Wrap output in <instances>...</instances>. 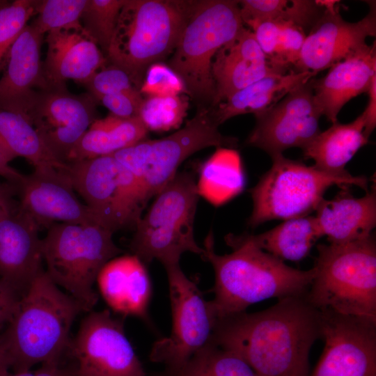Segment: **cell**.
<instances>
[{
  "instance_id": "4fadbf2b",
  "label": "cell",
  "mask_w": 376,
  "mask_h": 376,
  "mask_svg": "<svg viewBox=\"0 0 376 376\" xmlns=\"http://www.w3.org/2000/svg\"><path fill=\"white\" fill-rule=\"evenodd\" d=\"M76 376H149L127 338L123 321L108 309L89 311L67 351Z\"/></svg>"
},
{
  "instance_id": "c3c4849f",
  "label": "cell",
  "mask_w": 376,
  "mask_h": 376,
  "mask_svg": "<svg viewBox=\"0 0 376 376\" xmlns=\"http://www.w3.org/2000/svg\"><path fill=\"white\" fill-rule=\"evenodd\" d=\"M10 372L6 356L0 345V376H6Z\"/></svg>"
},
{
  "instance_id": "8992f818",
  "label": "cell",
  "mask_w": 376,
  "mask_h": 376,
  "mask_svg": "<svg viewBox=\"0 0 376 376\" xmlns=\"http://www.w3.org/2000/svg\"><path fill=\"white\" fill-rule=\"evenodd\" d=\"M155 196L134 228L132 254L143 263L157 260L165 269L180 266L185 252L202 258L204 249L197 244L194 233L199 195L193 173H177Z\"/></svg>"
},
{
  "instance_id": "30bf717a",
  "label": "cell",
  "mask_w": 376,
  "mask_h": 376,
  "mask_svg": "<svg viewBox=\"0 0 376 376\" xmlns=\"http://www.w3.org/2000/svg\"><path fill=\"white\" fill-rule=\"evenodd\" d=\"M237 142L219 132L210 109L201 108L182 128L169 136L144 139L112 155L132 172L149 200L175 177L190 155L212 146L235 148Z\"/></svg>"
},
{
  "instance_id": "52a82bcc",
  "label": "cell",
  "mask_w": 376,
  "mask_h": 376,
  "mask_svg": "<svg viewBox=\"0 0 376 376\" xmlns=\"http://www.w3.org/2000/svg\"><path fill=\"white\" fill-rule=\"evenodd\" d=\"M244 28L239 1H191L188 16L168 64L182 79L190 96L212 103L215 93L213 59Z\"/></svg>"
},
{
  "instance_id": "7402d4cb",
  "label": "cell",
  "mask_w": 376,
  "mask_h": 376,
  "mask_svg": "<svg viewBox=\"0 0 376 376\" xmlns=\"http://www.w3.org/2000/svg\"><path fill=\"white\" fill-rule=\"evenodd\" d=\"M376 77V46L365 47L337 62L318 79H311L316 105L321 115L332 123L351 99L367 93Z\"/></svg>"
},
{
  "instance_id": "7dc6e473",
  "label": "cell",
  "mask_w": 376,
  "mask_h": 376,
  "mask_svg": "<svg viewBox=\"0 0 376 376\" xmlns=\"http://www.w3.org/2000/svg\"><path fill=\"white\" fill-rule=\"evenodd\" d=\"M8 187L0 183V219L17 208L13 203Z\"/></svg>"
},
{
  "instance_id": "4316f807",
  "label": "cell",
  "mask_w": 376,
  "mask_h": 376,
  "mask_svg": "<svg viewBox=\"0 0 376 376\" xmlns=\"http://www.w3.org/2000/svg\"><path fill=\"white\" fill-rule=\"evenodd\" d=\"M364 127L363 113L351 123H334L327 130L320 131L302 149L304 156L313 159L316 167L327 173L347 174L346 164L368 143V139L363 134Z\"/></svg>"
},
{
  "instance_id": "3957f363",
  "label": "cell",
  "mask_w": 376,
  "mask_h": 376,
  "mask_svg": "<svg viewBox=\"0 0 376 376\" xmlns=\"http://www.w3.org/2000/svg\"><path fill=\"white\" fill-rule=\"evenodd\" d=\"M82 311V306L42 269L0 334L10 372L27 371L35 365L65 357L71 327Z\"/></svg>"
},
{
  "instance_id": "d4e9b609",
  "label": "cell",
  "mask_w": 376,
  "mask_h": 376,
  "mask_svg": "<svg viewBox=\"0 0 376 376\" xmlns=\"http://www.w3.org/2000/svg\"><path fill=\"white\" fill-rule=\"evenodd\" d=\"M347 187L332 199L323 198L315 216L322 237L329 244H341L373 234L376 226L375 189L359 198L354 197Z\"/></svg>"
},
{
  "instance_id": "6da1fadb",
  "label": "cell",
  "mask_w": 376,
  "mask_h": 376,
  "mask_svg": "<svg viewBox=\"0 0 376 376\" xmlns=\"http://www.w3.org/2000/svg\"><path fill=\"white\" fill-rule=\"evenodd\" d=\"M321 338L320 312L305 295L219 319L212 343L242 357L258 376H308V357Z\"/></svg>"
},
{
  "instance_id": "836d02e7",
  "label": "cell",
  "mask_w": 376,
  "mask_h": 376,
  "mask_svg": "<svg viewBox=\"0 0 376 376\" xmlns=\"http://www.w3.org/2000/svg\"><path fill=\"white\" fill-rule=\"evenodd\" d=\"M126 0H88L81 24L103 54H107L120 10Z\"/></svg>"
},
{
  "instance_id": "ee69618b",
  "label": "cell",
  "mask_w": 376,
  "mask_h": 376,
  "mask_svg": "<svg viewBox=\"0 0 376 376\" xmlns=\"http://www.w3.org/2000/svg\"><path fill=\"white\" fill-rule=\"evenodd\" d=\"M20 298V295L13 287L0 279V329L13 316Z\"/></svg>"
},
{
  "instance_id": "e575fe53",
  "label": "cell",
  "mask_w": 376,
  "mask_h": 376,
  "mask_svg": "<svg viewBox=\"0 0 376 376\" xmlns=\"http://www.w3.org/2000/svg\"><path fill=\"white\" fill-rule=\"evenodd\" d=\"M188 108L189 97L184 95L148 97L144 99L139 116L148 130L169 131L180 127Z\"/></svg>"
},
{
  "instance_id": "cb8c5ba5",
  "label": "cell",
  "mask_w": 376,
  "mask_h": 376,
  "mask_svg": "<svg viewBox=\"0 0 376 376\" xmlns=\"http://www.w3.org/2000/svg\"><path fill=\"white\" fill-rule=\"evenodd\" d=\"M96 283L100 292L116 313L147 317L151 283L143 263L135 255L116 256L100 271Z\"/></svg>"
},
{
  "instance_id": "277c9868",
  "label": "cell",
  "mask_w": 376,
  "mask_h": 376,
  "mask_svg": "<svg viewBox=\"0 0 376 376\" xmlns=\"http://www.w3.org/2000/svg\"><path fill=\"white\" fill-rule=\"evenodd\" d=\"M315 276L305 295L318 310L376 321V242L373 234L317 246Z\"/></svg>"
},
{
  "instance_id": "ac0fdd59",
  "label": "cell",
  "mask_w": 376,
  "mask_h": 376,
  "mask_svg": "<svg viewBox=\"0 0 376 376\" xmlns=\"http://www.w3.org/2000/svg\"><path fill=\"white\" fill-rule=\"evenodd\" d=\"M18 210L38 227L55 224H96L88 208L77 198L64 171L54 168L34 169L18 185Z\"/></svg>"
},
{
  "instance_id": "bcb514c9",
  "label": "cell",
  "mask_w": 376,
  "mask_h": 376,
  "mask_svg": "<svg viewBox=\"0 0 376 376\" xmlns=\"http://www.w3.org/2000/svg\"><path fill=\"white\" fill-rule=\"evenodd\" d=\"M9 162L10 161L0 148V175L18 185L24 175L12 168Z\"/></svg>"
},
{
  "instance_id": "ba28073f",
  "label": "cell",
  "mask_w": 376,
  "mask_h": 376,
  "mask_svg": "<svg viewBox=\"0 0 376 376\" xmlns=\"http://www.w3.org/2000/svg\"><path fill=\"white\" fill-rule=\"evenodd\" d=\"M113 233L97 224H55L42 239V255L50 279L91 311L98 295L94 290L104 265L122 253Z\"/></svg>"
},
{
  "instance_id": "b9f144b4",
  "label": "cell",
  "mask_w": 376,
  "mask_h": 376,
  "mask_svg": "<svg viewBox=\"0 0 376 376\" xmlns=\"http://www.w3.org/2000/svg\"><path fill=\"white\" fill-rule=\"evenodd\" d=\"M250 28L259 47L270 60L276 50L280 24L272 21H263L253 24Z\"/></svg>"
},
{
  "instance_id": "2e32d148",
  "label": "cell",
  "mask_w": 376,
  "mask_h": 376,
  "mask_svg": "<svg viewBox=\"0 0 376 376\" xmlns=\"http://www.w3.org/2000/svg\"><path fill=\"white\" fill-rule=\"evenodd\" d=\"M311 80L256 117V123L246 139L247 145L262 149L272 157L289 148L303 149L320 133L322 115L315 101Z\"/></svg>"
},
{
  "instance_id": "f6af8a7d",
  "label": "cell",
  "mask_w": 376,
  "mask_h": 376,
  "mask_svg": "<svg viewBox=\"0 0 376 376\" xmlns=\"http://www.w3.org/2000/svg\"><path fill=\"white\" fill-rule=\"evenodd\" d=\"M368 100L363 113L365 117L363 134L369 139L376 127V77H375L368 91Z\"/></svg>"
},
{
  "instance_id": "74e56055",
  "label": "cell",
  "mask_w": 376,
  "mask_h": 376,
  "mask_svg": "<svg viewBox=\"0 0 376 376\" xmlns=\"http://www.w3.org/2000/svg\"><path fill=\"white\" fill-rule=\"evenodd\" d=\"M139 91L148 97H167L182 95L186 88L180 77L168 65L157 62L147 69Z\"/></svg>"
},
{
  "instance_id": "7c38bea8",
  "label": "cell",
  "mask_w": 376,
  "mask_h": 376,
  "mask_svg": "<svg viewBox=\"0 0 376 376\" xmlns=\"http://www.w3.org/2000/svg\"><path fill=\"white\" fill-rule=\"evenodd\" d=\"M171 308L169 336L155 343L150 359L176 368L212 341L218 318L197 282L188 278L180 266L166 269Z\"/></svg>"
},
{
  "instance_id": "7a4b0ae2",
  "label": "cell",
  "mask_w": 376,
  "mask_h": 376,
  "mask_svg": "<svg viewBox=\"0 0 376 376\" xmlns=\"http://www.w3.org/2000/svg\"><path fill=\"white\" fill-rule=\"evenodd\" d=\"M230 253L214 251V235L206 236L202 259L214 272L212 305L219 319L246 311L255 303L305 295L315 276L314 267L300 270L259 248L249 234L225 237Z\"/></svg>"
},
{
  "instance_id": "7bdbcfd3",
  "label": "cell",
  "mask_w": 376,
  "mask_h": 376,
  "mask_svg": "<svg viewBox=\"0 0 376 376\" xmlns=\"http://www.w3.org/2000/svg\"><path fill=\"white\" fill-rule=\"evenodd\" d=\"M6 376H76L74 368L65 356L61 359L41 364L36 370L10 372Z\"/></svg>"
},
{
  "instance_id": "484cf974",
  "label": "cell",
  "mask_w": 376,
  "mask_h": 376,
  "mask_svg": "<svg viewBox=\"0 0 376 376\" xmlns=\"http://www.w3.org/2000/svg\"><path fill=\"white\" fill-rule=\"evenodd\" d=\"M315 76L310 72L296 70L268 75L216 105V109L211 110L212 115L219 125L241 114L253 113L257 117L273 107L290 91Z\"/></svg>"
},
{
  "instance_id": "5b68a950",
  "label": "cell",
  "mask_w": 376,
  "mask_h": 376,
  "mask_svg": "<svg viewBox=\"0 0 376 376\" xmlns=\"http://www.w3.org/2000/svg\"><path fill=\"white\" fill-rule=\"evenodd\" d=\"M190 5L184 1H125L107 56L139 90L148 67L173 52Z\"/></svg>"
},
{
  "instance_id": "ffe728a7",
  "label": "cell",
  "mask_w": 376,
  "mask_h": 376,
  "mask_svg": "<svg viewBox=\"0 0 376 376\" xmlns=\"http://www.w3.org/2000/svg\"><path fill=\"white\" fill-rule=\"evenodd\" d=\"M38 227L18 207L0 219V279L22 297L43 269Z\"/></svg>"
},
{
  "instance_id": "60d3db41",
  "label": "cell",
  "mask_w": 376,
  "mask_h": 376,
  "mask_svg": "<svg viewBox=\"0 0 376 376\" xmlns=\"http://www.w3.org/2000/svg\"><path fill=\"white\" fill-rule=\"evenodd\" d=\"M107 108L111 114L120 118H133L139 116L144 100L141 93H116L103 95L97 99Z\"/></svg>"
},
{
  "instance_id": "83f0119b",
  "label": "cell",
  "mask_w": 376,
  "mask_h": 376,
  "mask_svg": "<svg viewBox=\"0 0 376 376\" xmlns=\"http://www.w3.org/2000/svg\"><path fill=\"white\" fill-rule=\"evenodd\" d=\"M148 132L139 116L125 118L110 113L93 121L66 162L112 155L146 139Z\"/></svg>"
},
{
  "instance_id": "d6986e66",
  "label": "cell",
  "mask_w": 376,
  "mask_h": 376,
  "mask_svg": "<svg viewBox=\"0 0 376 376\" xmlns=\"http://www.w3.org/2000/svg\"><path fill=\"white\" fill-rule=\"evenodd\" d=\"M43 36L32 23L27 25L4 56L6 65L0 79V109L25 119L38 92L49 86L40 61Z\"/></svg>"
},
{
  "instance_id": "f546056e",
  "label": "cell",
  "mask_w": 376,
  "mask_h": 376,
  "mask_svg": "<svg viewBox=\"0 0 376 376\" xmlns=\"http://www.w3.org/2000/svg\"><path fill=\"white\" fill-rule=\"evenodd\" d=\"M261 249L284 260L299 262L309 254L322 237L315 216L284 220L276 227L258 235H250Z\"/></svg>"
},
{
  "instance_id": "d590c367",
  "label": "cell",
  "mask_w": 376,
  "mask_h": 376,
  "mask_svg": "<svg viewBox=\"0 0 376 376\" xmlns=\"http://www.w3.org/2000/svg\"><path fill=\"white\" fill-rule=\"evenodd\" d=\"M88 0L36 1L37 17L32 24L43 35L81 26V17Z\"/></svg>"
},
{
  "instance_id": "8fae6325",
  "label": "cell",
  "mask_w": 376,
  "mask_h": 376,
  "mask_svg": "<svg viewBox=\"0 0 376 376\" xmlns=\"http://www.w3.org/2000/svg\"><path fill=\"white\" fill-rule=\"evenodd\" d=\"M65 172L97 224L113 233L135 228L148 200L134 175L115 157L69 162Z\"/></svg>"
},
{
  "instance_id": "e0dca14e",
  "label": "cell",
  "mask_w": 376,
  "mask_h": 376,
  "mask_svg": "<svg viewBox=\"0 0 376 376\" xmlns=\"http://www.w3.org/2000/svg\"><path fill=\"white\" fill-rule=\"evenodd\" d=\"M368 3L369 12L357 22L344 20L339 8L324 10L306 36L295 70L316 75L365 47L366 38L376 34L375 3Z\"/></svg>"
},
{
  "instance_id": "44dd1931",
  "label": "cell",
  "mask_w": 376,
  "mask_h": 376,
  "mask_svg": "<svg viewBox=\"0 0 376 376\" xmlns=\"http://www.w3.org/2000/svg\"><path fill=\"white\" fill-rule=\"evenodd\" d=\"M276 73H286V70L271 63L257 43L253 32L244 27L235 39L218 51L213 59L212 75L215 93L212 106Z\"/></svg>"
},
{
  "instance_id": "4dcf8cb0",
  "label": "cell",
  "mask_w": 376,
  "mask_h": 376,
  "mask_svg": "<svg viewBox=\"0 0 376 376\" xmlns=\"http://www.w3.org/2000/svg\"><path fill=\"white\" fill-rule=\"evenodd\" d=\"M244 175L240 156L230 148H217L202 165L196 187L199 196L221 205L242 191Z\"/></svg>"
},
{
  "instance_id": "f1b7e54d",
  "label": "cell",
  "mask_w": 376,
  "mask_h": 376,
  "mask_svg": "<svg viewBox=\"0 0 376 376\" xmlns=\"http://www.w3.org/2000/svg\"><path fill=\"white\" fill-rule=\"evenodd\" d=\"M0 148L10 162L21 157L34 167L65 171L68 163L58 160L31 124L22 116L0 109Z\"/></svg>"
},
{
  "instance_id": "9c48e42d",
  "label": "cell",
  "mask_w": 376,
  "mask_h": 376,
  "mask_svg": "<svg viewBox=\"0 0 376 376\" xmlns=\"http://www.w3.org/2000/svg\"><path fill=\"white\" fill-rule=\"evenodd\" d=\"M272 159L270 169L249 190L253 210L247 223L252 228L274 219L309 215L333 185H356L368 191L369 179L366 176L329 173L283 154Z\"/></svg>"
},
{
  "instance_id": "603a6c76",
  "label": "cell",
  "mask_w": 376,
  "mask_h": 376,
  "mask_svg": "<svg viewBox=\"0 0 376 376\" xmlns=\"http://www.w3.org/2000/svg\"><path fill=\"white\" fill-rule=\"evenodd\" d=\"M45 40L42 70L49 86L65 85L68 79L84 85L104 67L103 52L82 26L51 31Z\"/></svg>"
},
{
  "instance_id": "d6a6232c",
  "label": "cell",
  "mask_w": 376,
  "mask_h": 376,
  "mask_svg": "<svg viewBox=\"0 0 376 376\" xmlns=\"http://www.w3.org/2000/svg\"><path fill=\"white\" fill-rule=\"evenodd\" d=\"M161 376H258L235 352L210 342L182 365Z\"/></svg>"
},
{
  "instance_id": "8d00e7d4",
  "label": "cell",
  "mask_w": 376,
  "mask_h": 376,
  "mask_svg": "<svg viewBox=\"0 0 376 376\" xmlns=\"http://www.w3.org/2000/svg\"><path fill=\"white\" fill-rule=\"evenodd\" d=\"M36 0L6 1L0 6V65L8 50L36 13Z\"/></svg>"
},
{
  "instance_id": "1f68e13d",
  "label": "cell",
  "mask_w": 376,
  "mask_h": 376,
  "mask_svg": "<svg viewBox=\"0 0 376 376\" xmlns=\"http://www.w3.org/2000/svg\"><path fill=\"white\" fill-rule=\"evenodd\" d=\"M239 5L242 22L249 27L272 21L291 23L304 29L313 27L324 13L315 1L311 0H243Z\"/></svg>"
},
{
  "instance_id": "9a60e30c",
  "label": "cell",
  "mask_w": 376,
  "mask_h": 376,
  "mask_svg": "<svg viewBox=\"0 0 376 376\" xmlns=\"http://www.w3.org/2000/svg\"><path fill=\"white\" fill-rule=\"evenodd\" d=\"M97 100L90 93L75 95L65 85L40 90L26 120L50 152L60 161L67 159L95 120Z\"/></svg>"
},
{
  "instance_id": "5bb4252c",
  "label": "cell",
  "mask_w": 376,
  "mask_h": 376,
  "mask_svg": "<svg viewBox=\"0 0 376 376\" xmlns=\"http://www.w3.org/2000/svg\"><path fill=\"white\" fill-rule=\"evenodd\" d=\"M319 311L324 347L308 376H376V321Z\"/></svg>"
},
{
  "instance_id": "ab89813d",
  "label": "cell",
  "mask_w": 376,
  "mask_h": 376,
  "mask_svg": "<svg viewBox=\"0 0 376 376\" xmlns=\"http://www.w3.org/2000/svg\"><path fill=\"white\" fill-rule=\"evenodd\" d=\"M279 24L276 50L269 61L276 67L286 70L289 66H295L298 61L306 36L304 29L300 26L291 23Z\"/></svg>"
},
{
  "instance_id": "f35d334b",
  "label": "cell",
  "mask_w": 376,
  "mask_h": 376,
  "mask_svg": "<svg viewBox=\"0 0 376 376\" xmlns=\"http://www.w3.org/2000/svg\"><path fill=\"white\" fill-rule=\"evenodd\" d=\"M84 85L96 100L106 95L140 92L128 74L114 65L101 68Z\"/></svg>"
}]
</instances>
